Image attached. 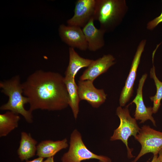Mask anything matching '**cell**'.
Segmentation results:
<instances>
[{"label": "cell", "mask_w": 162, "mask_h": 162, "mask_svg": "<svg viewBox=\"0 0 162 162\" xmlns=\"http://www.w3.org/2000/svg\"><path fill=\"white\" fill-rule=\"evenodd\" d=\"M22 86L32 112L37 110H61L68 106L64 77L59 73L37 70L28 77Z\"/></svg>", "instance_id": "cell-1"}, {"label": "cell", "mask_w": 162, "mask_h": 162, "mask_svg": "<svg viewBox=\"0 0 162 162\" xmlns=\"http://www.w3.org/2000/svg\"><path fill=\"white\" fill-rule=\"evenodd\" d=\"M1 92L8 98V102L0 107L1 110L12 111L20 114L27 122H33L32 112L26 110L25 105L28 103V98L23 95L22 83L19 76H15L10 79L0 82Z\"/></svg>", "instance_id": "cell-2"}, {"label": "cell", "mask_w": 162, "mask_h": 162, "mask_svg": "<svg viewBox=\"0 0 162 162\" xmlns=\"http://www.w3.org/2000/svg\"><path fill=\"white\" fill-rule=\"evenodd\" d=\"M128 9L124 0H96L94 19L105 33L112 31L121 22Z\"/></svg>", "instance_id": "cell-3"}, {"label": "cell", "mask_w": 162, "mask_h": 162, "mask_svg": "<svg viewBox=\"0 0 162 162\" xmlns=\"http://www.w3.org/2000/svg\"><path fill=\"white\" fill-rule=\"evenodd\" d=\"M116 113L119 118L120 123L118 128L114 130L110 140L111 141L121 140L126 146L128 158L134 157L132 154L133 149L128 147V140L131 136H133L135 138L139 133L140 128L139 127L136 120L131 116L128 106L124 108L120 106L118 107L116 109Z\"/></svg>", "instance_id": "cell-4"}, {"label": "cell", "mask_w": 162, "mask_h": 162, "mask_svg": "<svg viewBox=\"0 0 162 162\" xmlns=\"http://www.w3.org/2000/svg\"><path fill=\"white\" fill-rule=\"evenodd\" d=\"M93 159L99 160V162H112L109 158L96 154L89 150L84 143L80 133L75 129L70 135L69 150L61 158L62 162H81Z\"/></svg>", "instance_id": "cell-5"}, {"label": "cell", "mask_w": 162, "mask_h": 162, "mask_svg": "<svg viewBox=\"0 0 162 162\" xmlns=\"http://www.w3.org/2000/svg\"><path fill=\"white\" fill-rule=\"evenodd\" d=\"M141 144L139 154L134 160L136 162L143 155L149 153L158 155L162 149V132L156 130L149 126L143 125L135 138Z\"/></svg>", "instance_id": "cell-6"}, {"label": "cell", "mask_w": 162, "mask_h": 162, "mask_svg": "<svg viewBox=\"0 0 162 162\" xmlns=\"http://www.w3.org/2000/svg\"><path fill=\"white\" fill-rule=\"evenodd\" d=\"M146 43V40H142L140 42L137 47L132 62L129 74L120 96L119 102L120 106L121 107L124 106L132 95L133 87L136 77L137 68Z\"/></svg>", "instance_id": "cell-7"}, {"label": "cell", "mask_w": 162, "mask_h": 162, "mask_svg": "<svg viewBox=\"0 0 162 162\" xmlns=\"http://www.w3.org/2000/svg\"><path fill=\"white\" fill-rule=\"evenodd\" d=\"M96 0H77L75 3L74 15L67 22L68 25L84 27L94 18Z\"/></svg>", "instance_id": "cell-8"}, {"label": "cell", "mask_w": 162, "mask_h": 162, "mask_svg": "<svg viewBox=\"0 0 162 162\" xmlns=\"http://www.w3.org/2000/svg\"><path fill=\"white\" fill-rule=\"evenodd\" d=\"M58 31L62 40L70 47L82 51L88 49L87 43L81 27L62 24Z\"/></svg>", "instance_id": "cell-9"}, {"label": "cell", "mask_w": 162, "mask_h": 162, "mask_svg": "<svg viewBox=\"0 0 162 162\" xmlns=\"http://www.w3.org/2000/svg\"><path fill=\"white\" fill-rule=\"evenodd\" d=\"M93 82L80 80L77 84L78 92L80 100H86L93 107L97 108L105 102L107 94L103 89L95 88Z\"/></svg>", "instance_id": "cell-10"}, {"label": "cell", "mask_w": 162, "mask_h": 162, "mask_svg": "<svg viewBox=\"0 0 162 162\" xmlns=\"http://www.w3.org/2000/svg\"><path fill=\"white\" fill-rule=\"evenodd\" d=\"M147 76V74L143 75L139 81L136 94L130 104L134 103L136 106L134 115L136 120H140V123H143L150 120L153 125L156 126V122L152 115L153 113L152 107H147L145 105L143 99L142 88Z\"/></svg>", "instance_id": "cell-11"}, {"label": "cell", "mask_w": 162, "mask_h": 162, "mask_svg": "<svg viewBox=\"0 0 162 162\" xmlns=\"http://www.w3.org/2000/svg\"><path fill=\"white\" fill-rule=\"evenodd\" d=\"M115 59L113 56L108 54L93 60L80 76V80L93 82L98 77L106 72L115 64Z\"/></svg>", "instance_id": "cell-12"}, {"label": "cell", "mask_w": 162, "mask_h": 162, "mask_svg": "<svg viewBox=\"0 0 162 162\" xmlns=\"http://www.w3.org/2000/svg\"><path fill=\"white\" fill-rule=\"evenodd\" d=\"M94 18L91 19L82 28L88 44V49L94 52L102 48L104 45V35L105 33L100 28L98 29L94 24Z\"/></svg>", "instance_id": "cell-13"}, {"label": "cell", "mask_w": 162, "mask_h": 162, "mask_svg": "<svg viewBox=\"0 0 162 162\" xmlns=\"http://www.w3.org/2000/svg\"><path fill=\"white\" fill-rule=\"evenodd\" d=\"M68 146V140L66 138L56 141L43 140L37 145L36 155L38 157L44 158L54 157L57 152Z\"/></svg>", "instance_id": "cell-14"}, {"label": "cell", "mask_w": 162, "mask_h": 162, "mask_svg": "<svg viewBox=\"0 0 162 162\" xmlns=\"http://www.w3.org/2000/svg\"><path fill=\"white\" fill-rule=\"evenodd\" d=\"M37 142L30 134L22 131L21 133L20 145L17 150L21 161L27 160L34 157L37 152Z\"/></svg>", "instance_id": "cell-15"}, {"label": "cell", "mask_w": 162, "mask_h": 162, "mask_svg": "<svg viewBox=\"0 0 162 162\" xmlns=\"http://www.w3.org/2000/svg\"><path fill=\"white\" fill-rule=\"evenodd\" d=\"M69 62L65 72V77L75 78L80 69L88 67L93 61L81 57L72 47L69 48Z\"/></svg>", "instance_id": "cell-16"}, {"label": "cell", "mask_w": 162, "mask_h": 162, "mask_svg": "<svg viewBox=\"0 0 162 162\" xmlns=\"http://www.w3.org/2000/svg\"><path fill=\"white\" fill-rule=\"evenodd\" d=\"M65 84L68 94V104L76 119L79 112V104L80 101L78 92V86L75 78L64 77Z\"/></svg>", "instance_id": "cell-17"}, {"label": "cell", "mask_w": 162, "mask_h": 162, "mask_svg": "<svg viewBox=\"0 0 162 162\" xmlns=\"http://www.w3.org/2000/svg\"><path fill=\"white\" fill-rule=\"evenodd\" d=\"M20 117L19 114L7 111L0 114V137L7 136L18 127Z\"/></svg>", "instance_id": "cell-18"}, {"label": "cell", "mask_w": 162, "mask_h": 162, "mask_svg": "<svg viewBox=\"0 0 162 162\" xmlns=\"http://www.w3.org/2000/svg\"><path fill=\"white\" fill-rule=\"evenodd\" d=\"M150 76L151 78L154 80L156 87V94L154 96L150 97L151 100L153 102V113H155L160 106V102L162 99V82L159 80L156 76L154 64L151 69Z\"/></svg>", "instance_id": "cell-19"}, {"label": "cell", "mask_w": 162, "mask_h": 162, "mask_svg": "<svg viewBox=\"0 0 162 162\" xmlns=\"http://www.w3.org/2000/svg\"><path fill=\"white\" fill-rule=\"evenodd\" d=\"M162 22V11L161 13L159 16L148 22L147 24V28L148 30H152Z\"/></svg>", "instance_id": "cell-20"}, {"label": "cell", "mask_w": 162, "mask_h": 162, "mask_svg": "<svg viewBox=\"0 0 162 162\" xmlns=\"http://www.w3.org/2000/svg\"><path fill=\"white\" fill-rule=\"evenodd\" d=\"M44 158L38 157L35 159L30 161H26V162H43Z\"/></svg>", "instance_id": "cell-21"}, {"label": "cell", "mask_w": 162, "mask_h": 162, "mask_svg": "<svg viewBox=\"0 0 162 162\" xmlns=\"http://www.w3.org/2000/svg\"><path fill=\"white\" fill-rule=\"evenodd\" d=\"M147 162H149L147 161ZM150 162H160V161L158 155H154L152 159Z\"/></svg>", "instance_id": "cell-22"}, {"label": "cell", "mask_w": 162, "mask_h": 162, "mask_svg": "<svg viewBox=\"0 0 162 162\" xmlns=\"http://www.w3.org/2000/svg\"><path fill=\"white\" fill-rule=\"evenodd\" d=\"M43 162H54V157L47 158Z\"/></svg>", "instance_id": "cell-23"}, {"label": "cell", "mask_w": 162, "mask_h": 162, "mask_svg": "<svg viewBox=\"0 0 162 162\" xmlns=\"http://www.w3.org/2000/svg\"><path fill=\"white\" fill-rule=\"evenodd\" d=\"M158 157L159 158L160 162H162V149L159 152Z\"/></svg>", "instance_id": "cell-24"}, {"label": "cell", "mask_w": 162, "mask_h": 162, "mask_svg": "<svg viewBox=\"0 0 162 162\" xmlns=\"http://www.w3.org/2000/svg\"><path fill=\"white\" fill-rule=\"evenodd\" d=\"M131 162H136L134 160L133 161H132Z\"/></svg>", "instance_id": "cell-25"}]
</instances>
